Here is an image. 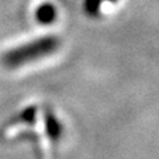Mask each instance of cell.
I'll use <instances>...</instances> for the list:
<instances>
[{"mask_svg":"<svg viewBox=\"0 0 159 159\" xmlns=\"http://www.w3.org/2000/svg\"><path fill=\"white\" fill-rule=\"evenodd\" d=\"M57 45L58 41L54 37H41L24 45L9 49L3 54L2 61L7 68H19L51 54L56 51Z\"/></svg>","mask_w":159,"mask_h":159,"instance_id":"obj_1","label":"cell"},{"mask_svg":"<svg viewBox=\"0 0 159 159\" xmlns=\"http://www.w3.org/2000/svg\"><path fill=\"white\" fill-rule=\"evenodd\" d=\"M54 15H56L54 7H52L51 4H43V6H40L37 8L36 19L39 20V23H41V24H49V23H52V20L54 19Z\"/></svg>","mask_w":159,"mask_h":159,"instance_id":"obj_2","label":"cell"}]
</instances>
